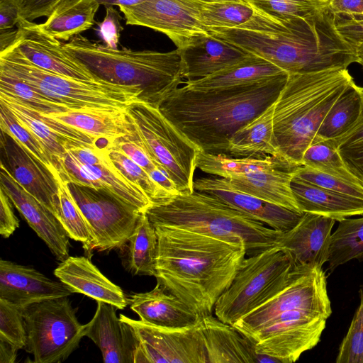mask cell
Here are the masks:
<instances>
[{"label": "cell", "mask_w": 363, "mask_h": 363, "mask_svg": "<svg viewBox=\"0 0 363 363\" xmlns=\"http://www.w3.org/2000/svg\"><path fill=\"white\" fill-rule=\"evenodd\" d=\"M252 9L254 13L245 23L208 32L288 74L347 69L357 62L355 49L340 35L335 16L325 8L296 18L278 17Z\"/></svg>", "instance_id": "cell-1"}, {"label": "cell", "mask_w": 363, "mask_h": 363, "mask_svg": "<svg viewBox=\"0 0 363 363\" xmlns=\"http://www.w3.org/2000/svg\"><path fill=\"white\" fill-rule=\"evenodd\" d=\"M154 226L157 283L200 316L213 314L246 257L245 245L177 227Z\"/></svg>", "instance_id": "cell-2"}, {"label": "cell", "mask_w": 363, "mask_h": 363, "mask_svg": "<svg viewBox=\"0 0 363 363\" xmlns=\"http://www.w3.org/2000/svg\"><path fill=\"white\" fill-rule=\"evenodd\" d=\"M288 76L211 90H195L184 85L158 108L201 152L227 155L234 133L276 101Z\"/></svg>", "instance_id": "cell-3"}, {"label": "cell", "mask_w": 363, "mask_h": 363, "mask_svg": "<svg viewBox=\"0 0 363 363\" xmlns=\"http://www.w3.org/2000/svg\"><path fill=\"white\" fill-rule=\"evenodd\" d=\"M352 82L345 68L289 74L274 107V135L279 155L301 166L303 155L315 140L327 113Z\"/></svg>", "instance_id": "cell-4"}, {"label": "cell", "mask_w": 363, "mask_h": 363, "mask_svg": "<svg viewBox=\"0 0 363 363\" xmlns=\"http://www.w3.org/2000/svg\"><path fill=\"white\" fill-rule=\"evenodd\" d=\"M67 55L86 68L96 79L135 87L140 101L159 107L184 79L178 49L169 52L111 49L81 35L62 43Z\"/></svg>", "instance_id": "cell-5"}, {"label": "cell", "mask_w": 363, "mask_h": 363, "mask_svg": "<svg viewBox=\"0 0 363 363\" xmlns=\"http://www.w3.org/2000/svg\"><path fill=\"white\" fill-rule=\"evenodd\" d=\"M145 213L154 225L177 227L244 244L246 256L275 245L281 233L219 199L196 190L152 204Z\"/></svg>", "instance_id": "cell-6"}, {"label": "cell", "mask_w": 363, "mask_h": 363, "mask_svg": "<svg viewBox=\"0 0 363 363\" xmlns=\"http://www.w3.org/2000/svg\"><path fill=\"white\" fill-rule=\"evenodd\" d=\"M0 72L24 81L70 110H122L140 101L137 88L58 74L35 65L11 47L0 52Z\"/></svg>", "instance_id": "cell-7"}, {"label": "cell", "mask_w": 363, "mask_h": 363, "mask_svg": "<svg viewBox=\"0 0 363 363\" xmlns=\"http://www.w3.org/2000/svg\"><path fill=\"white\" fill-rule=\"evenodd\" d=\"M295 271L289 255L277 245L247 256L230 286L216 301L215 315L233 325L281 291Z\"/></svg>", "instance_id": "cell-8"}, {"label": "cell", "mask_w": 363, "mask_h": 363, "mask_svg": "<svg viewBox=\"0 0 363 363\" xmlns=\"http://www.w3.org/2000/svg\"><path fill=\"white\" fill-rule=\"evenodd\" d=\"M126 111L149 155L174 182L179 193L193 192L200 149L158 107L138 101L127 107Z\"/></svg>", "instance_id": "cell-9"}, {"label": "cell", "mask_w": 363, "mask_h": 363, "mask_svg": "<svg viewBox=\"0 0 363 363\" xmlns=\"http://www.w3.org/2000/svg\"><path fill=\"white\" fill-rule=\"evenodd\" d=\"M26 330L25 350L35 363L67 359L85 336L68 296L50 298L22 308Z\"/></svg>", "instance_id": "cell-10"}, {"label": "cell", "mask_w": 363, "mask_h": 363, "mask_svg": "<svg viewBox=\"0 0 363 363\" xmlns=\"http://www.w3.org/2000/svg\"><path fill=\"white\" fill-rule=\"evenodd\" d=\"M294 309L330 316L326 274L322 267L296 268L294 276L281 291L233 325L249 338L279 313Z\"/></svg>", "instance_id": "cell-11"}, {"label": "cell", "mask_w": 363, "mask_h": 363, "mask_svg": "<svg viewBox=\"0 0 363 363\" xmlns=\"http://www.w3.org/2000/svg\"><path fill=\"white\" fill-rule=\"evenodd\" d=\"M67 183L91 228L94 250L120 248L133 233L142 212L106 189Z\"/></svg>", "instance_id": "cell-12"}, {"label": "cell", "mask_w": 363, "mask_h": 363, "mask_svg": "<svg viewBox=\"0 0 363 363\" xmlns=\"http://www.w3.org/2000/svg\"><path fill=\"white\" fill-rule=\"evenodd\" d=\"M328 318L321 313L303 309L284 311L249 339L257 354L278 362L292 363L317 345Z\"/></svg>", "instance_id": "cell-13"}, {"label": "cell", "mask_w": 363, "mask_h": 363, "mask_svg": "<svg viewBox=\"0 0 363 363\" xmlns=\"http://www.w3.org/2000/svg\"><path fill=\"white\" fill-rule=\"evenodd\" d=\"M119 318L132 327L137 340L134 363H208L201 318L192 325L169 328Z\"/></svg>", "instance_id": "cell-14"}, {"label": "cell", "mask_w": 363, "mask_h": 363, "mask_svg": "<svg viewBox=\"0 0 363 363\" xmlns=\"http://www.w3.org/2000/svg\"><path fill=\"white\" fill-rule=\"evenodd\" d=\"M200 0H142L119 6L126 25L144 26L162 33L181 49L208 35L201 18Z\"/></svg>", "instance_id": "cell-15"}, {"label": "cell", "mask_w": 363, "mask_h": 363, "mask_svg": "<svg viewBox=\"0 0 363 363\" xmlns=\"http://www.w3.org/2000/svg\"><path fill=\"white\" fill-rule=\"evenodd\" d=\"M0 102L40 141L51 156L59 177L60 161L68 147L74 145L96 147V139L92 136L37 111L12 95L0 92Z\"/></svg>", "instance_id": "cell-16"}, {"label": "cell", "mask_w": 363, "mask_h": 363, "mask_svg": "<svg viewBox=\"0 0 363 363\" xmlns=\"http://www.w3.org/2000/svg\"><path fill=\"white\" fill-rule=\"evenodd\" d=\"M295 166L279 155L258 159L247 171L226 179L230 185L242 192L267 201L303 213L294 199L291 182Z\"/></svg>", "instance_id": "cell-17"}, {"label": "cell", "mask_w": 363, "mask_h": 363, "mask_svg": "<svg viewBox=\"0 0 363 363\" xmlns=\"http://www.w3.org/2000/svg\"><path fill=\"white\" fill-rule=\"evenodd\" d=\"M0 164L55 216L59 181L55 175L10 134L1 130Z\"/></svg>", "instance_id": "cell-18"}, {"label": "cell", "mask_w": 363, "mask_h": 363, "mask_svg": "<svg viewBox=\"0 0 363 363\" xmlns=\"http://www.w3.org/2000/svg\"><path fill=\"white\" fill-rule=\"evenodd\" d=\"M60 165L61 180L109 191L142 213L152 205L147 195L116 167L108 157L107 148L102 160L96 164H82L67 150Z\"/></svg>", "instance_id": "cell-19"}, {"label": "cell", "mask_w": 363, "mask_h": 363, "mask_svg": "<svg viewBox=\"0 0 363 363\" xmlns=\"http://www.w3.org/2000/svg\"><path fill=\"white\" fill-rule=\"evenodd\" d=\"M0 188L3 189L13 205L43 240L56 259L60 262L66 259L69 256V237L60 220L1 164Z\"/></svg>", "instance_id": "cell-20"}, {"label": "cell", "mask_w": 363, "mask_h": 363, "mask_svg": "<svg viewBox=\"0 0 363 363\" xmlns=\"http://www.w3.org/2000/svg\"><path fill=\"white\" fill-rule=\"evenodd\" d=\"M17 26L18 35L10 47L35 65L77 79H96L84 66L67 55L62 49V43L44 32L39 24L19 19Z\"/></svg>", "instance_id": "cell-21"}, {"label": "cell", "mask_w": 363, "mask_h": 363, "mask_svg": "<svg viewBox=\"0 0 363 363\" xmlns=\"http://www.w3.org/2000/svg\"><path fill=\"white\" fill-rule=\"evenodd\" d=\"M335 220L304 213L291 229L281 232L277 244L290 257L294 267H322L327 262Z\"/></svg>", "instance_id": "cell-22"}, {"label": "cell", "mask_w": 363, "mask_h": 363, "mask_svg": "<svg viewBox=\"0 0 363 363\" xmlns=\"http://www.w3.org/2000/svg\"><path fill=\"white\" fill-rule=\"evenodd\" d=\"M194 190L212 195L233 208L281 232L293 228L304 213H298L233 188L217 176L201 177L194 182Z\"/></svg>", "instance_id": "cell-23"}, {"label": "cell", "mask_w": 363, "mask_h": 363, "mask_svg": "<svg viewBox=\"0 0 363 363\" xmlns=\"http://www.w3.org/2000/svg\"><path fill=\"white\" fill-rule=\"evenodd\" d=\"M72 294L64 283L54 281L31 267L0 260V298L23 308Z\"/></svg>", "instance_id": "cell-24"}, {"label": "cell", "mask_w": 363, "mask_h": 363, "mask_svg": "<svg viewBox=\"0 0 363 363\" xmlns=\"http://www.w3.org/2000/svg\"><path fill=\"white\" fill-rule=\"evenodd\" d=\"M92 319L86 324L85 336L100 349L106 363H134L137 340L132 327L116 316L113 305L96 301Z\"/></svg>", "instance_id": "cell-25"}, {"label": "cell", "mask_w": 363, "mask_h": 363, "mask_svg": "<svg viewBox=\"0 0 363 363\" xmlns=\"http://www.w3.org/2000/svg\"><path fill=\"white\" fill-rule=\"evenodd\" d=\"M55 276L73 293L125 308L128 301L121 288L111 281L86 257L69 256L54 270Z\"/></svg>", "instance_id": "cell-26"}, {"label": "cell", "mask_w": 363, "mask_h": 363, "mask_svg": "<svg viewBox=\"0 0 363 363\" xmlns=\"http://www.w3.org/2000/svg\"><path fill=\"white\" fill-rule=\"evenodd\" d=\"M208 363H264L267 356L257 354L254 343L233 325L213 314L201 317Z\"/></svg>", "instance_id": "cell-27"}, {"label": "cell", "mask_w": 363, "mask_h": 363, "mask_svg": "<svg viewBox=\"0 0 363 363\" xmlns=\"http://www.w3.org/2000/svg\"><path fill=\"white\" fill-rule=\"evenodd\" d=\"M128 301L130 308L141 320L157 326L186 327L196 324L201 318L159 283L150 291L131 294Z\"/></svg>", "instance_id": "cell-28"}, {"label": "cell", "mask_w": 363, "mask_h": 363, "mask_svg": "<svg viewBox=\"0 0 363 363\" xmlns=\"http://www.w3.org/2000/svg\"><path fill=\"white\" fill-rule=\"evenodd\" d=\"M178 50L186 80L206 77L249 55L240 48L212 35L210 33Z\"/></svg>", "instance_id": "cell-29"}, {"label": "cell", "mask_w": 363, "mask_h": 363, "mask_svg": "<svg viewBox=\"0 0 363 363\" xmlns=\"http://www.w3.org/2000/svg\"><path fill=\"white\" fill-rule=\"evenodd\" d=\"M291 189L303 213H311L340 221L363 215V200L338 194L293 177Z\"/></svg>", "instance_id": "cell-30"}, {"label": "cell", "mask_w": 363, "mask_h": 363, "mask_svg": "<svg viewBox=\"0 0 363 363\" xmlns=\"http://www.w3.org/2000/svg\"><path fill=\"white\" fill-rule=\"evenodd\" d=\"M288 74L269 61L252 54L206 77L186 80L185 85L195 90H211L245 86Z\"/></svg>", "instance_id": "cell-31"}, {"label": "cell", "mask_w": 363, "mask_h": 363, "mask_svg": "<svg viewBox=\"0 0 363 363\" xmlns=\"http://www.w3.org/2000/svg\"><path fill=\"white\" fill-rule=\"evenodd\" d=\"M76 128L95 139L104 138L112 142L116 138L135 134V129L125 109L70 110L49 115Z\"/></svg>", "instance_id": "cell-32"}, {"label": "cell", "mask_w": 363, "mask_h": 363, "mask_svg": "<svg viewBox=\"0 0 363 363\" xmlns=\"http://www.w3.org/2000/svg\"><path fill=\"white\" fill-rule=\"evenodd\" d=\"M274 103L234 133L228 143V155L255 159L279 155L274 135Z\"/></svg>", "instance_id": "cell-33"}, {"label": "cell", "mask_w": 363, "mask_h": 363, "mask_svg": "<svg viewBox=\"0 0 363 363\" xmlns=\"http://www.w3.org/2000/svg\"><path fill=\"white\" fill-rule=\"evenodd\" d=\"M99 6L94 0H60L39 26L59 40L69 41L92 28Z\"/></svg>", "instance_id": "cell-34"}, {"label": "cell", "mask_w": 363, "mask_h": 363, "mask_svg": "<svg viewBox=\"0 0 363 363\" xmlns=\"http://www.w3.org/2000/svg\"><path fill=\"white\" fill-rule=\"evenodd\" d=\"M119 249L123 264L130 274L155 277L158 238L145 213L140 214L133 233Z\"/></svg>", "instance_id": "cell-35"}, {"label": "cell", "mask_w": 363, "mask_h": 363, "mask_svg": "<svg viewBox=\"0 0 363 363\" xmlns=\"http://www.w3.org/2000/svg\"><path fill=\"white\" fill-rule=\"evenodd\" d=\"M362 103L363 87L354 82L330 107L318 130L316 138L335 140L347 133L357 122Z\"/></svg>", "instance_id": "cell-36"}, {"label": "cell", "mask_w": 363, "mask_h": 363, "mask_svg": "<svg viewBox=\"0 0 363 363\" xmlns=\"http://www.w3.org/2000/svg\"><path fill=\"white\" fill-rule=\"evenodd\" d=\"M352 259L363 261V218L339 221L331 235L328 267L334 270Z\"/></svg>", "instance_id": "cell-37"}, {"label": "cell", "mask_w": 363, "mask_h": 363, "mask_svg": "<svg viewBox=\"0 0 363 363\" xmlns=\"http://www.w3.org/2000/svg\"><path fill=\"white\" fill-rule=\"evenodd\" d=\"M55 216L70 239L81 242L86 250H94V238L90 225L74 199L65 181H59L55 202Z\"/></svg>", "instance_id": "cell-38"}, {"label": "cell", "mask_w": 363, "mask_h": 363, "mask_svg": "<svg viewBox=\"0 0 363 363\" xmlns=\"http://www.w3.org/2000/svg\"><path fill=\"white\" fill-rule=\"evenodd\" d=\"M301 166L362 184L348 169L338 149L331 140L316 138L305 150Z\"/></svg>", "instance_id": "cell-39"}, {"label": "cell", "mask_w": 363, "mask_h": 363, "mask_svg": "<svg viewBox=\"0 0 363 363\" xmlns=\"http://www.w3.org/2000/svg\"><path fill=\"white\" fill-rule=\"evenodd\" d=\"M254 13L251 6L244 1L202 2L201 18L207 30L230 28L249 21Z\"/></svg>", "instance_id": "cell-40"}, {"label": "cell", "mask_w": 363, "mask_h": 363, "mask_svg": "<svg viewBox=\"0 0 363 363\" xmlns=\"http://www.w3.org/2000/svg\"><path fill=\"white\" fill-rule=\"evenodd\" d=\"M108 155L116 167L131 183L139 187L150 199L152 204L164 203L172 197L164 188L155 182L140 165L118 150L107 147Z\"/></svg>", "instance_id": "cell-41"}, {"label": "cell", "mask_w": 363, "mask_h": 363, "mask_svg": "<svg viewBox=\"0 0 363 363\" xmlns=\"http://www.w3.org/2000/svg\"><path fill=\"white\" fill-rule=\"evenodd\" d=\"M0 92L12 95L37 111L47 115L70 111L35 91L24 81L0 72Z\"/></svg>", "instance_id": "cell-42"}, {"label": "cell", "mask_w": 363, "mask_h": 363, "mask_svg": "<svg viewBox=\"0 0 363 363\" xmlns=\"http://www.w3.org/2000/svg\"><path fill=\"white\" fill-rule=\"evenodd\" d=\"M0 128L13 136L33 155L41 161L60 180L53 160L40 141L22 125L9 109L0 102Z\"/></svg>", "instance_id": "cell-43"}, {"label": "cell", "mask_w": 363, "mask_h": 363, "mask_svg": "<svg viewBox=\"0 0 363 363\" xmlns=\"http://www.w3.org/2000/svg\"><path fill=\"white\" fill-rule=\"evenodd\" d=\"M252 7L281 18L305 17L325 9L328 0H242Z\"/></svg>", "instance_id": "cell-44"}, {"label": "cell", "mask_w": 363, "mask_h": 363, "mask_svg": "<svg viewBox=\"0 0 363 363\" xmlns=\"http://www.w3.org/2000/svg\"><path fill=\"white\" fill-rule=\"evenodd\" d=\"M359 295V305L340 345L336 363H363V285Z\"/></svg>", "instance_id": "cell-45"}, {"label": "cell", "mask_w": 363, "mask_h": 363, "mask_svg": "<svg viewBox=\"0 0 363 363\" xmlns=\"http://www.w3.org/2000/svg\"><path fill=\"white\" fill-rule=\"evenodd\" d=\"M294 177L317 186L363 200V185L350 182L304 166H299Z\"/></svg>", "instance_id": "cell-46"}, {"label": "cell", "mask_w": 363, "mask_h": 363, "mask_svg": "<svg viewBox=\"0 0 363 363\" xmlns=\"http://www.w3.org/2000/svg\"><path fill=\"white\" fill-rule=\"evenodd\" d=\"M0 337L25 349L26 330L22 308L0 298Z\"/></svg>", "instance_id": "cell-47"}, {"label": "cell", "mask_w": 363, "mask_h": 363, "mask_svg": "<svg viewBox=\"0 0 363 363\" xmlns=\"http://www.w3.org/2000/svg\"><path fill=\"white\" fill-rule=\"evenodd\" d=\"M108 147L122 152L131 160L143 167L148 174L155 169H161L152 160L135 130L134 135H124L116 138L111 142Z\"/></svg>", "instance_id": "cell-48"}, {"label": "cell", "mask_w": 363, "mask_h": 363, "mask_svg": "<svg viewBox=\"0 0 363 363\" xmlns=\"http://www.w3.org/2000/svg\"><path fill=\"white\" fill-rule=\"evenodd\" d=\"M105 9V17L102 21L96 23L95 31L106 47L118 49L121 33L123 30L121 23L122 18L113 6H106Z\"/></svg>", "instance_id": "cell-49"}, {"label": "cell", "mask_w": 363, "mask_h": 363, "mask_svg": "<svg viewBox=\"0 0 363 363\" xmlns=\"http://www.w3.org/2000/svg\"><path fill=\"white\" fill-rule=\"evenodd\" d=\"M60 0H18L19 19L33 21L48 17Z\"/></svg>", "instance_id": "cell-50"}, {"label": "cell", "mask_w": 363, "mask_h": 363, "mask_svg": "<svg viewBox=\"0 0 363 363\" xmlns=\"http://www.w3.org/2000/svg\"><path fill=\"white\" fill-rule=\"evenodd\" d=\"M335 17L337 30L343 39L354 48L363 45V18Z\"/></svg>", "instance_id": "cell-51"}, {"label": "cell", "mask_w": 363, "mask_h": 363, "mask_svg": "<svg viewBox=\"0 0 363 363\" xmlns=\"http://www.w3.org/2000/svg\"><path fill=\"white\" fill-rule=\"evenodd\" d=\"M12 204L10 198L0 188V234L4 238H9L19 226Z\"/></svg>", "instance_id": "cell-52"}, {"label": "cell", "mask_w": 363, "mask_h": 363, "mask_svg": "<svg viewBox=\"0 0 363 363\" xmlns=\"http://www.w3.org/2000/svg\"><path fill=\"white\" fill-rule=\"evenodd\" d=\"M325 9L335 16L363 18V0H328Z\"/></svg>", "instance_id": "cell-53"}, {"label": "cell", "mask_w": 363, "mask_h": 363, "mask_svg": "<svg viewBox=\"0 0 363 363\" xmlns=\"http://www.w3.org/2000/svg\"><path fill=\"white\" fill-rule=\"evenodd\" d=\"M331 141L338 150L357 149L363 147V103L360 115L354 126L342 137Z\"/></svg>", "instance_id": "cell-54"}, {"label": "cell", "mask_w": 363, "mask_h": 363, "mask_svg": "<svg viewBox=\"0 0 363 363\" xmlns=\"http://www.w3.org/2000/svg\"><path fill=\"white\" fill-rule=\"evenodd\" d=\"M338 150L348 169L363 184V147Z\"/></svg>", "instance_id": "cell-55"}, {"label": "cell", "mask_w": 363, "mask_h": 363, "mask_svg": "<svg viewBox=\"0 0 363 363\" xmlns=\"http://www.w3.org/2000/svg\"><path fill=\"white\" fill-rule=\"evenodd\" d=\"M18 350L14 344L0 337V363H13Z\"/></svg>", "instance_id": "cell-56"}, {"label": "cell", "mask_w": 363, "mask_h": 363, "mask_svg": "<svg viewBox=\"0 0 363 363\" xmlns=\"http://www.w3.org/2000/svg\"><path fill=\"white\" fill-rule=\"evenodd\" d=\"M18 30H0V52L10 47L16 40Z\"/></svg>", "instance_id": "cell-57"}, {"label": "cell", "mask_w": 363, "mask_h": 363, "mask_svg": "<svg viewBox=\"0 0 363 363\" xmlns=\"http://www.w3.org/2000/svg\"><path fill=\"white\" fill-rule=\"evenodd\" d=\"M97 1L100 5L104 6H128L137 4L142 0H94Z\"/></svg>", "instance_id": "cell-58"}, {"label": "cell", "mask_w": 363, "mask_h": 363, "mask_svg": "<svg viewBox=\"0 0 363 363\" xmlns=\"http://www.w3.org/2000/svg\"><path fill=\"white\" fill-rule=\"evenodd\" d=\"M357 62L363 67V45H359L355 48Z\"/></svg>", "instance_id": "cell-59"}, {"label": "cell", "mask_w": 363, "mask_h": 363, "mask_svg": "<svg viewBox=\"0 0 363 363\" xmlns=\"http://www.w3.org/2000/svg\"><path fill=\"white\" fill-rule=\"evenodd\" d=\"M205 2H215V1H240L242 0H200Z\"/></svg>", "instance_id": "cell-60"}, {"label": "cell", "mask_w": 363, "mask_h": 363, "mask_svg": "<svg viewBox=\"0 0 363 363\" xmlns=\"http://www.w3.org/2000/svg\"><path fill=\"white\" fill-rule=\"evenodd\" d=\"M0 3H18V0H0Z\"/></svg>", "instance_id": "cell-61"}]
</instances>
